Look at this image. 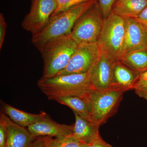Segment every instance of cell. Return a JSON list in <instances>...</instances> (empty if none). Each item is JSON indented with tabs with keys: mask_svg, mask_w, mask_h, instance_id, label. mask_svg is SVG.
Instances as JSON below:
<instances>
[{
	"mask_svg": "<svg viewBox=\"0 0 147 147\" xmlns=\"http://www.w3.org/2000/svg\"><path fill=\"white\" fill-rule=\"evenodd\" d=\"M95 3V0H89L52 16L46 26L32 35V43L40 52L48 41L70 35L77 20Z\"/></svg>",
	"mask_w": 147,
	"mask_h": 147,
	"instance_id": "cell-1",
	"label": "cell"
},
{
	"mask_svg": "<svg viewBox=\"0 0 147 147\" xmlns=\"http://www.w3.org/2000/svg\"><path fill=\"white\" fill-rule=\"evenodd\" d=\"M37 86L49 100L63 96L83 97L93 89L88 73L59 75L52 78L42 77Z\"/></svg>",
	"mask_w": 147,
	"mask_h": 147,
	"instance_id": "cell-2",
	"label": "cell"
},
{
	"mask_svg": "<svg viewBox=\"0 0 147 147\" xmlns=\"http://www.w3.org/2000/svg\"><path fill=\"white\" fill-rule=\"evenodd\" d=\"M78 45L70 35L52 40L45 44L40 52L44 63L42 77L52 78L65 69Z\"/></svg>",
	"mask_w": 147,
	"mask_h": 147,
	"instance_id": "cell-3",
	"label": "cell"
},
{
	"mask_svg": "<svg viewBox=\"0 0 147 147\" xmlns=\"http://www.w3.org/2000/svg\"><path fill=\"white\" fill-rule=\"evenodd\" d=\"M124 92L119 90L92 89L82 97L86 102L92 123L100 127L117 111Z\"/></svg>",
	"mask_w": 147,
	"mask_h": 147,
	"instance_id": "cell-4",
	"label": "cell"
},
{
	"mask_svg": "<svg viewBox=\"0 0 147 147\" xmlns=\"http://www.w3.org/2000/svg\"><path fill=\"white\" fill-rule=\"evenodd\" d=\"M125 18L111 13L105 18L97 43L100 51L114 61L122 54L125 36Z\"/></svg>",
	"mask_w": 147,
	"mask_h": 147,
	"instance_id": "cell-5",
	"label": "cell"
},
{
	"mask_svg": "<svg viewBox=\"0 0 147 147\" xmlns=\"http://www.w3.org/2000/svg\"><path fill=\"white\" fill-rule=\"evenodd\" d=\"M104 18L96 3L77 20L71 37L78 44L96 43L102 30Z\"/></svg>",
	"mask_w": 147,
	"mask_h": 147,
	"instance_id": "cell-6",
	"label": "cell"
},
{
	"mask_svg": "<svg viewBox=\"0 0 147 147\" xmlns=\"http://www.w3.org/2000/svg\"><path fill=\"white\" fill-rule=\"evenodd\" d=\"M100 54L97 42L79 44L68 65L57 76L88 73L98 60Z\"/></svg>",
	"mask_w": 147,
	"mask_h": 147,
	"instance_id": "cell-7",
	"label": "cell"
},
{
	"mask_svg": "<svg viewBox=\"0 0 147 147\" xmlns=\"http://www.w3.org/2000/svg\"><path fill=\"white\" fill-rule=\"evenodd\" d=\"M56 0H32L30 11L24 17L21 26L32 35L44 28L56 10Z\"/></svg>",
	"mask_w": 147,
	"mask_h": 147,
	"instance_id": "cell-8",
	"label": "cell"
},
{
	"mask_svg": "<svg viewBox=\"0 0 147 147\" xmlns=\"http://www.w3.org/2000/svg\"><path fill=\"white\" fill-rule=\"evenodd\" d=\"M115 61L105 53L101 52L98 60L88 72L93 89H111L113 66Z\"/></svg>",
	"mask_w": 147,
	"mask_h": 147,
	"instance_id": "cell-9",
	"label": "cell"
},
{
	"mask_svg": "<svg viewBox=\"0 0 147 147\" xmlns=\"http://www.w3.org/2000/svg\"><path fill=\"white\" fill-rule=\"evenodd\" d=\"M125 20L126 30L121 55L131 51L146 49L147 29L134 19L125 18Z\"/></svg>",
	"mask_w": 147,
	"mask_h": 147,
	"instance_id": "cell-10",
	"label": "cell"
},
{
	"mask_svg": "<svg viewBox=\"0 0 147 147\" xmlns=\"http://www.w3.org/2000/svg\"><path fill=\"white\" fill-rule=\"evenodd\" d=\"M74 125L60 124L47 115L41 120L28 127V129L35 137H60L72 135Z\"/></svg>",
	"mask_w": 147,
	"mask_h": 147,
	"instance_id": "cell-11",
	"label": "cell"
},
{
	"mask_svg": "<svg viewBox=\"0 0 147 147\" xmlns=\"http://www.w3.org/2000/svg\"><path fill=\"white\" fill-rule=\"evenodd\" d=\"M140 73L134 71L119 60L113 64L111 89L124 92L134 89Z\"/></svg>",
	"mask_w": 147,
	"mask_h": 147,
	"instance_id": "cell-12",
	"label": "cell"
},
{
	"mask_svg": "<svg viewBox=\"0 0 147 147\" xmlns=\"http://www.w3.org/2000/svg\"><path fill=\"white\" fill-rule=\"evenodd\" d=\"M0 119L4 123L6 129V147H28L38 137L30 133L28 128L14 123L4 113L1 114Z\"/></svg>",
	"mask_w": 147,
	"mask_h": 147,
	"instance_id": "cell-13",
	"label": "cell"
},
{
	"mask_svg": "<svg viewBox=\"0 0 147 147\" xmlns=\"http://www.w3.org/2000/svg\"><path fill=\"white\" fill-rule=\"evenodd\" d=\"M147 6V0H116L111 13L135 19Z\"/></svg>",
	"mask_w": 147,
	"mask_h": 147,
	"instance_id": "cell-14",
	"label": "cell"
},
{
	"mask_svg": "<svg viewBox=\"0 0 147 147\" xmlns=\"http://www.w3.org/2000/svg\"><path fill=\"white\" fill-rule=\"evenodd\" d=\"M4 114L14 123L24 127H28L42 120L47 115L45 112L31 114L18 110L7 103L3 105Z\"/></svg>",
	"mask_w": 147,
	"mask_h": 147,
	"instance_id": "cell-15",
	"label": "cell"
},
{
	"mask_svg": "<svg viewBox=\"0 0 147 147\" xmlns=\"http://www.w3.org/2000/svg\"><path fill=\"white\" fill-rule=\"evenodd\" d=\"M75 122L72 136L84 144H87L99 134V127L74 113Z\"/></svg>",
	"mask_w": 147,
	"mask_h": 147,
	"instance_id": "cell-16",
	"label": "cell"
},
{
	"mask_svg": "<svg viewBox=\"0 0 147 147\" xmlns=\"http://www.w3.org/2000/svg\"><path fill=\"white\" fill-rule=\"evenodd\" d=\"M119 60L139 73L147 71V48L124 53Z\"/></svg>",
	"mask_w": 147,
	"mask_h": 147,
	"instance_id": "cell-17",
	"label": "cell"
},
{
	"mask_svg": "<svg viewBox=\"0 0 147 147\" xmlns=\"http://www.w3.org/2000/svg\"><path fill=\"white\" fill-rule=\"evenodd\" d=\"M55 100L62 105H66L77 114L92 122L89 110L86 102L82 98L79 96H63L56 98Z\"/></svg>",
	"mask_w": 147,
	"mask_h": 147,
	"instance_id": "cell-18",
	"label": "cell"
},
{
	"mask_svg": "<svg viewBox=\"0 0 147 147\" xmlns=\"http://www.w3.org/2000/svg\"><path fill=\"white\" fill-rule=\"evenodd\" d=\"M44 139L45 147H81L84 144L72 135L54 139L46 136Z\"/></svg>",
	"mask_w": 147,
	"mask_h": 147,
	"instance_id": "cell-19",
	"label": "cell"
},
{
	"mask_svg": "<svg viewBox=\"0 0 147 147\" xmlns=\"http://www.w3.org/2000/svg\"><path fill=\"white\" fill-rule=\"evenodd\" d=\"M134 90L138 96L147 101V70L140 73Z\"/></svg>",
	"mask_w": 147,
	"mask_h": 147,
	"instance_id": "cell-20",
	"label": "cell"
},
{
	"mask_svg": "<svg viewBox=\"0 0 147 147\" xmlns=\"http://www.w3.org/2000/svg\"><path fill=\"white\" fill-rule=\"evenodd\" d=\"M88 1L89 0H56L57 8L52 16L61 11L67 10L72 7Z\"/></svg>",
	"mask_w": 147,
	"mask_h": 147,
	"instance_id": "cell-21",
	"label": "cell"
},
{
	"mask_svg": "<svg viewBox=\"0 0 147 147\" xmlns=\"http://www.w3.org/2000/svg\"><path fill=\"white\" fill-rule=\"evenodd\" d=\"M116 0H98V6L104 19L112 12V9Z\"/></svg>",
	"mask_w": 147,
	"mask_h": 147,
	"instance_id": "cell-22",
	"label": "cell"
},
{
	"mask_svg": "<svg viewBox=\"0 0 147 147\" xmlns=\"http://www.w3.org/2000/svg\"><path fill=\"white\" fill-rule=\"evenodd\" d=\"M86 147H113L110 144L105 142L102 139L100 134L89 143L86 144Z\"/></svg>",
	"mask_w": 147,
	"mask_h": 147,
	"instance_id": "cell-23",
	"label": "cell"
},
{
	"mask_svg": "<svg viewBox=\"0 0 147 147\" xmlns=\"http://www.w3.org/2000/svg\"><path fill=\"white\" fill-rule=\"evenodd\" d=\"M7 26L5 18L3 13H1L0 14V50L1 49L4 41Z\"/></svg>",
	"mask_w": 147,
	"mask_h": 147,
	"instance_id": "cell-24",
	"label": "cell"
},
{
	"mask_svg": "<svg viewBox=\"0 0 147 147\" xmlns=\"http://www.w3.org/2000/svg\"><path fill=\"white\" fill-rule=\"evenodd\" d=\"M7 134L5 125L1 119H0V147H6Z\"/></svg>",
	"mask_w": 147,
	"mask_h": 147,
	"instance_id": "cell-25",
	"label": "cell"
},
{
	"mask_svg": "<svg viewBox=\"0 0 147 147\" xmlns=\"http://www.w3.org/2000/svg\"><path fill=\"white\" fill-rule=\"evenodd\" d=\"M134 19L147 30V6Z\"/></svg>",
	"mask_w": 147,
	"mask_h": 147,
	"instance_id": "cell-26",
	"label": "cell"
},
{
	"mask_svg": "<svg viewBox=\"0 0 147 147\" xmlns=\"http://www.w3.org/2000/svg\"><path fill=\"white\" fill-rule=\"evenodd\" d=\"M44 137H37L28 147H45Z\"/></svg>",
	"mask_w": 147,
	"mask_h": 147,
	"instance_id": "cell-27",
	"label": "cell"
},
{
	"mask_svg": "<svg viewBox=\"0 0 147 147\" xmlns=\"http://www.w3.org/2000/svg\"><path fill=\"white\" fill-rule=\"evenodd\" d=\"M81 147H86V144H84Z\"/></svg>",
	"mask_w": 147,
	"mask_h": 147,
	"instance_id": "cell-28",
	"label": "cell"
}]
</instances>
